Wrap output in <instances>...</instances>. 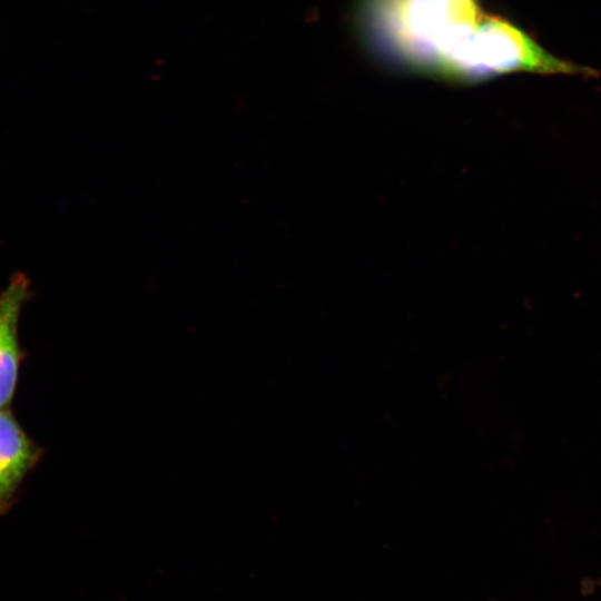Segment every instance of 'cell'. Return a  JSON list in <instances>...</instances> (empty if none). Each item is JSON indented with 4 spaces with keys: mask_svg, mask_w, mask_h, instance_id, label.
I'll use <instances>...</instances> for the list:
<instances>
[{
    "mask_svg": "<svg viewBox=\"0 0 601 601\" xmlns=\"http://www.w3.org/2000/svg\"><path fill=\"white\" fill-rule=\"evenodd\" d=\"M486 14L480 0H356L359 36L380 60L465 83Z\"/></svg>",
    "mask_w": 601,
    "mask_h": 601,
    "instance_id": "cell-1",
    "label": "cell"
},
{
    "mask_svg": "<svg viewBox=\"0 0 601 601\" xmlns=\"http://www.w3.org/2000/svg\"><path fill=\"white\" fill-rule=\"evenodd\" d=\"M30 288L29 278L17 273L0 292V410L11 408L26 357L19 341V319Z\"/></svg>",
    "mask_w": 601,
    "mask_h": 601,
    "instance_id": "cell-2",
    "label": "cell"
},
{
    "mask_svg": "<svg viewBox=\"0 0 601 601\" xmlns=\"http://www.w3.org/2000/svg\"><path fill=\"white\" fill-rule=\"evenodd\" d=\"M43 454L45 449L29 437L11 410H0V515L11 510L26 476Z\"/></svg>",
    "mask_w": 601,
    "mask_h": 601,
    "instance_id": "cell-3",
    "label": "cell"
}]
</instances>
